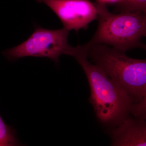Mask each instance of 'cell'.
<instances>
[{
	"instance_id": "obj_2",
	"label": "cell",
	"mask_w": 146,
	"mask_h": 146,
	"mask_svg": "<svg viewBox=\"0 0 146 146\" xmlns=\"http://www.w3.org/2000/svg\"><path fill=\"white\" fill-rule=\"evenodd\" d=\"M70 56L86 74L91 89L89 102L100 121L115 126L131 113L129 98L100 68L89 62L82 46L74 47Z\"/></svg>"
},
{
	"instance_id": "obj_9",
	"label": "cell",
	"mask_w": 146,
	"mask_h": 146,
	"mask_svg": "<svg viewBox=\"0 0 146 146\" xmlns=\"http://www.w3.org/2000/svg\"><path fill=\"white\" fill-rule=\"evenodd\" d=\"M106 3H118L120 0H99Z\"/></svg>"
},
{
	"instance_id": "obj_3",
	"label": "cell",
	"mask_w": 146,
	"mask_h": 146,
	"mask_svg": "<svg viewBox=\"0 0 146 146\" xmlns=\"http://www.w3.org/2000/svg\"><path fill=\"white\" fill-rule=\"evenodd\" d=\"M98 25L91 40L84 46L103 44L126 52L136 48L146 49L142 39L146 36V13L142 11L110 13L106 4L96 2Z\"/></svg>"
},
{
	"instance_id": "obj_7",
	"label": "cell",
	"mask_w": 146,
	"mask_h": 146,
	"mask_svg": "<svg viewBox=\"0 0 146 146\" xmlns=\"http://www.w3.org/2000/svg\"><path fill=\"white\" fill-rule=\"evenodd\" d=\"M15 129L3 120L0 115V146L22 145Z\"/></svg>"
},
{
	"instance_id": "obj_6",
	"label": "cell",
	"mask_w": 146,
	"mask_h": 146,
	"mask_svg": "<svg viewBox=\"0 0 146 146\" xmlns=\"http://www.w3.org/2000/svg\"><path fill=\"white\" fill-rule=\"evenodd\" d=\"M145 120L128 116L115 125L111 132V145H146V125Z\"/></svg>"
},
{
	"instance_id": "obj_4",
	"label": "cell",
	"mask_w": 146,
	"mask_h": 146,
	"mask_svg": "<svg viewBox=\"0 0 146 146\" xmlns=\"http://www.w3.org/2000/svg\"><path fill=\"white\" fill-rule=\"evenodd\" d=\"M70 31L64 27L50 30L35 27L34 32L25 41L2 53L9 60L27 56L46 57L58 64L60 56L70 55L74 48L68 42Z\"/></svg>"
},
{
	"instance_id": "obj_8",
	"label": "cell",
	"mask_w": 146,
	"mask_h": 146,
	"mask_svg": "<svg viewBox=\"0 0 146 146\" xmlns=\"http://www.w3.org/2000/svg\"><path fill=\"white\" fill-rule=\"evenodd\" d=\"M115 11L119 13L140 11L146 13V0H120Z\"/></svg>"
},
{
	"instance_id": "obj_5",
	"label": "cell",
	"mask_w": 146,
	"mask_h": 146,
	"mask_svg": "<svg viewBox=\"0 0 146 146\" xmlns=\"http://www.w3.org/2000/svg\"><path fill=\"white\" fill-rule=\"evenodd\" d=\"M48 6L60 19L63 27L78 32L98 18L96 3L89 0H36Z\"/></svg>"
},
{
	"instance_id": "obj_1",
	"label": "cell",
	"mask_w": 146,
	"mask_h": 146,
	"mask_svg": "<svg viewBox=\"0 0 146 146\" xmlns=\"http://www.w3.org/2000/svg\"><path fill=\"white\" fill-rule=\"evenodd\" d=\"M87 58L123 91L132 103L133 117L145 119L146 60L131 58L126 52L103 44L83 45Z\"/></svg>"
}]
</instances>
